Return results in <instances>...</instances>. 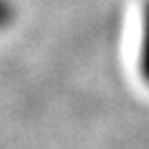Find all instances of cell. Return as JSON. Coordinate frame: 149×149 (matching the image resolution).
Segmentation results:
<instances>
[{"instance_id": "1", "label": "cell", "mask_w": 149, "mask_h": 149, "mask_svg": "<svg viewBox=\"0 0 149 149\" xmlns=\"http://www.w3.org/2000/svg\"><path fill=\"white\" fill-rule=\"evenodd\" d=\"M139 74L149 87V0L145 4V14H143V40L139 50Z\"/></svg>"}, {"instance_id": "2", "label": "cell", "mask_w": 149, "mask_h": 149, "mask_svg": "<svg viewBox=\"0 0 149 149\" xmlns=\"http://www.w3.org/2000/svg\"><path fill=\"white\" fill-rule=\"evenodd\" d=\"M14 20V8L8 0H0V28H6Z\"/></svg>"}]
</instances>
